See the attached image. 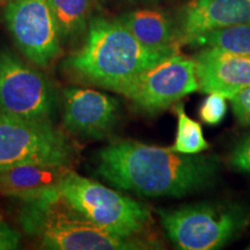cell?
Returning <instances> with one entry per match:
<instances>
[{
    "instance_id": "7402d4cb",
    "label": "cell",
    "mask_w": 250,
    "mask_h": 250,
    "mask_svg": "<svg viewBox=\"0 0 250 250\" xmlns=\"http://www.w3.org/2000/svg\"><path fill=\"white\" fill-rule=\"evenodd\" d=\"M13 1H17V0H0V4L7 5L9 2H13Z\"/></svg>"
},
{
    "instance_id": "5bb4252c",
    "label": "cell",
    "mask_w": 250,
    "mask_h": 250,
    "mask_svg": "<svg viewBox=\"0 0 250 250\" xmlns=\"http://www.w3.org/2000/svg\"><path fill=\"white\" fill-rule=\"evenodd\" d=\"M144 46L153 51L175 54L179 52L180 31L171 19L155 9H137L118 19Z\"/></svg>"
},
{
    "instance_id": "3957f363",
    "label": "cell",
    "mask_w": 250,
    "mask_h": 250,
    "mask_svg": "<svg viewBox=\"0 0 250 250\" xmlns=\"http://www.w3.org/2000/svg\"><path fill=\"white\" fill-rule=\"evenodd\" d=\"M21 226L52 250H138L155 248L139 237L114 235L94 225L62 196L59 189L24 202Z\"/></svg>"
},
{
    "instance_id": "e0dca14e",
    "label": "cell",
    "mask_w": 250,
    "mask_h": 250,
    "mask_svg": "<svg viewBox=\"0 0 250 250\" xmlns=\"http://www.w3.org/2000/svg\"><path fill=\"white\" fill-rule=\"evenodd\" d=\"M174 112L177 116V132L170 149L182 154H199L210 147L201 124L188 116L182 102L175 103Z\"/></svg>"
},
{
    "instance_id": "7a4b0ae2",
    "label": "cell",
    "mask_w": 250,
    "mask_h": 250,
    "mask_svg": "<svg viewBox=\"0 0 250 250\" xmlns=\"http://www.w3.org/2000/svg\"><path fill=\"white\" fill-rule=\"evenodd\" d=\"M169 55L144 46L120 20L96 17L89 20L85 43L65 61L64 70L79 83L120 94L140 72Z\"/></svg>"
},
{
    "instance_id": "8fae6325",
    "label": "cell",
    "mask_w": 250,
    "mask_h": 250,
    "mask_svg": "<svg viewBox=\"0 0 250 250\" xmlns=\"http://www.w3.org/2000/svg\"><path fill=\"white\" fill-rule=\"evenodd\" d=\"M198 90L232 99L250 85V56L218 48H201L193 56Z\"/></svg>"
},
{
    "instance_id": "7c38bea8",
    "label": "cell",
    "mask_w": 250,
    "mask_h": 250,
    "mask_svg": "<svg viewBox=\"0 0 250 250\" xmlns=\"http://www.w3.org/2000/svg\"><path fill=\"white\" fill-rule=\"evenodd\" d=\"M241 23H250V0H190L181 14V43L188 44L206 31Z\"/></svg>"
},
{
    "instance_id": "ba28073f",
    "label": "cell",
    "mask_w": 250,
    "mask_h": 250,
    "mask_svg": "<svg viewBox=\"0 0 250 250\" xmlns=\"http://www.w3.org/2000/svg\"><path fill=\"white\" fill-rule=\"evenodd\" d=\"M52 83L42 72L9 54L0 55V112L22 118H46L55 107Z\"/></svg>"
},
{
    "instance_id": "ac0fdd59",
    "label": "cell",
    "mask_w": 250,
    "mask_h": 250,
    "mask_svg": "<svg viewBox=\"0 0 250 250\" xmlns=\"http://www.w3.org/2000/svg\"><path fill=\"white\" fill-rule=\"evenodd\" d=\"M226 111V98L219 94H208L199 108V117L205 124L218 125L223 122Z\"/></svg>"
},
{
    "instance_id": "6da1fadb",
    "label": "cell",
    "mask_w": 250,
    "mask_h": 250,
    "mask_svg": "<svg viewBox=\"0 0 250 250\" xmlns=\"http://www.w3.org/2000/svg\"><path fill=\"white\" fill-rule=\"evenodd\" d=\"M214 155L182 154L131 139L98 153L96 174L111 186L144 197H182L205 189L218 175Z\"/></svg>"
},
{
    "instance_id": "5b68a950",
    "label": "cell",
    "mask_w": 250,
    "mask_h": 250,
    "mask_svg": "<svg viewBox=\"0 0 250 250\" xmlns=\"http://www.w3.org/2000/svg\"><path fill=\"white\" fill-rule=\"evenodd\" d=\"M62 196L94 225L122 237H138L152 221L148 208L123 193L70 170L59 187Z\"/></svg>"
},
{
    "instance_id": "d6986e66",
    "label": "cell",
    "mask_w": 250,
    "mask_h": 250,
    "mask_svg": "<svg viewBox=\"0 0 250 250\" xmlns=\"http://www.w3.org/2000/svg\"><path fill=\"white\" fill-rule=\"evenodd\" d=\"M234 116L243 126H250V85L230 99Z\"/></svg>"
},
{
    "instance_id": "9c48e42d",
    "label": "cell",
    "mask_w": 250,
    "mask_h": 250,
    "mask_svg": "<svg viewBox=\"0 0 250 250\" xmlns=\"http://www.w3.org/2000/svg\"><path fill=\"white\" fill-rule=\"evenodd\" d=\"M4 19L19 49L33 64L45 68L61 56V37L48 0L9 2Z\"/></svg>"
},
{
    "instance_id": "603a6c76",
    "label": "cell",
    "mask_w": 250,
    "mask_h": 250,
    "mask_svg": "<svg viewBox=\"0 0 250 250\" xmlns=\"http://www.w3.org/2000/svg\"><path fill=\"white\" fill-rule=\"evenodd\" d=\"M247 249H250V245H249L248 247H247Z\"/></svg>"
},
{
    "instance_id": "44dd1931",
    "label": "cell",
    "mask_w": 250,
    "mask_h": 250,
    "mask_svg": "<svg viewBox=\"0 0 250 250\" xmlns=\"http://www.w3.org/2000/svg\"><path fill=\"white\" fill-rule=\"evenodd\" d=\"M21 235L11 227L4 219L0 218V250H13L19 248Z\"/></svg>"
},
{
    "instance_id": "30bf717a",
    "label": "cell",
    "mask_w": 250,
    "mask_h": 250,
    "mask_svg": "<svg viewBox=\"0 0 250 250\" xmlns=\"http://www.w3.org/2000/svg\"><path fill=\"white\" fill-rule=\"evenodd\" d=\"M62 123L68 132L101 139L110 133L120 117V103L99 90L67 87L62 92Z\"/></svg>"
},
{
    "instance_id": "ffe728a7",
    "label": "cell",
    "mask_w": 250,
    "mask_h": 250,
    "mask_svg": "<svg viewBox=\"0 0 250 250\" xmlns=\"http://www.w3.org/2000/svg\"><path fill=\"white\" fill-rule=\"evenodd\" d=\"M230 166L241 173L250 174V136L242 139L230 153Z\"/></svg>"
},
{
    "instance_id": "9a60e30c",
    "label": "cell",
    "mask_w": 250,
    "mask_h": 250,
    "mask_svg": "<svg viewBox=\"0 0 250 250\" xmlns=\"http://www.w3.org/2000/svg\"><path fill=\"white\" fill-rule=\"evenodd\" d=\"M96 0H48L61 41L80 36L88 28Z\"/></svg>"
},
{
    "instance_id": "2e32d148",
    "label": "cell",
    "mask_w": 250,
    "mask_h": 250,
    "mask_svg": "<svg viewBox=\"0 0 250 250\" xmlns=\"http://www.w3.org/2000/svg\"><path fill=\"white\" fill-rule=\"evenodd\" d=\"M188 44L198 48H218L250 56V23L232 24L206 31Z\"/></svg>"
},
{
    "instance_id": "277c9868",
    "label": "cell",
    "mask_w": 250,
    "mask_h": 250,
    "mask_svg": "<svg viewBox=\"0 0 250 250\" xmlns=\"http://www.w3.org/2000/svg\"><path fill=\"white\" fill-rule=\"evenodd\" d=\"M169 240L182 250H215L230 242L247 225V212L233 203H197L158 210Z\"/></svg>"
},
{
    "instance_id": "8992f818",
    "label": "cell",
    "mask_w": 250,
    "mask_h": 250,
    "mask_svg": "<svg viewBox=\"0 0 250 250\" xmlns=\"http://www.w3.org/2000/svg\"><path fill=\"white\" fill-rule=\"evenodd\" d=\"M77 148L46 118H22L0 112V173L24 164L71 167Z\"/></svg>"
},
{
    "instance_id": "52a82bcc",
    "label": "cell",
    "mask_w": 250,
    "mask_h": 250,
    "mask_svg": "<svg viewBox=\"0 0 250 250\" xmlns=\"http://www.w3.org/2000/svg\"><path fill=\"white\" fill-rule=\"evenodd\" d=\"M196 90H198V81L195 61L175 52L140 72L120 94L138 110L156 114Z\"/></svg>"
},
{
    "instance_id": "4fadbf2b",
    "label": "cell",
    "mask_w": 250,
    "mask_h": 250,
    "mask_svg": "<svg viewBox=\"0 0 250 250\" xmlns=\"http://www.w3.org/2000/svg\"><path fill=\"white\" fill-rule=\"evenodd\" d=\"M71 167L52 164H24L0 173V195L27 202L59 189Z\"/></svg>"
}]
</instances>
